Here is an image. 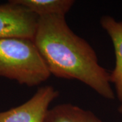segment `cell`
<instances>
[{
    "label": "cell",
    "mask_w": 122,
    "mask_h": 122,
    "mask_svg": "<svg viewBox=\"0 0 122 122\" xmlns=\"http://www.w3.org/2000/svg\"><path fill=\"white\" fill-rule=\"evenodd\" d=\"M33 41L51 75L78 80L106 99L115 98L110 73L87 41L70 29L65 16L39 17Z\"/></svg>",
    "instance_id": "6da1fadb"
},
{
    "label": "cell",
    "mask_w": 122,
    "mask_h": 122,
    "mask_svg": "<svg viewBox=\"0 0 122 122\" xmlns=\"http://www.w3.org/2000/svg\"><path fill=\"white\" fill-rule=\"evenodd\" d=\"M50 75L33 40L0 39V77L32 87L46 81Z\"/></svg>",
    "instance_id": "7a4b0ae2"
},
{
    "label": "cell",
    "mask_w": 122,
    "mask_h": 122,
    "mask_svg": "<svg viewBox=\"0 0 122 122\" xmlns=\"http://www.w3.org/2000/svg\"><path fill=\"white\" fill-rule=\"evenodd\" d=\"M39 16L13 0L0 5V39L22 38L33 40Z\"/></svg>",
    "instance_id": "3957f363"
},
{
    "label": "cell",
    "mask_w": 122,
    "mask_h": 122,
    "mask_svg": "<svg viewBox=\"0 0 122 122\" xmlns=\"http://www.w3.org/2000/svg\"><path fill=\"white\" fill-rule=\"evenodd\" d=\"M58 96L52 86L40 87L25 103L0 112V122H44L49 106Z\"/></svg>",
    "instance_id": "277c9868"
},
{
    "label": "cell",
    "mask_w": 122,
    "mask_h": 122,
    "mask_svg": "<svg viewBox=\"0 0 122 122\" xmlns=\"http://www.w3.org/2000/svg\"><path fill=\"white\" fill-rule=\"evenodd\" d=\"M100 25L107 33L113 44L115 54V66L110 73L111 83H113L116 96L122 103V21H117L110 16H104Z\"/></svg>",
    "instance_id": "5b68a950"
},
{
    "label": "cell",
    "mask_w": 122,
    "mask_h": 122,
    "mask_svg": "<svg viewBox=\"0 0 122 122\" xmlns=\"http://www.w3.org/2000/svg\"><path fill=\"white\" fill-rule=\"evenodd\" d=\"M44 122H102L94 113L78 106L65 103L56 105L47 112Z\"/></svg>",
    "instance_id": "8992f818"
},
{
    "label": "cell",
    "mask_w": 122,
    "mask_h": 122,
    "mask_svg": "<svg viewBox=\"0 0 122 122\" xmlns=\"http://www.w3.org/2000/svg\"><path fill=\"white\" fill-rule=\"evenodd\" d=\"M37 16L65 14L74 4L73 0H13Z\"/></svg>",
    "instance_id": "52a82bcc"
},
{
    "label": "cell",
    "mask_w": 122,
    "mask_h": 122,
    "mask_svg": "<svg viewBox=\"0 0 122 122\" xmlns=\"http://www.w3.org/2000/svg\"><path fill=\"white\" fill-rule=\"evenodd\" d=\"M118 111H119V113H120L122 114V104H120V105H119V109H118Z\"/></svg>",
    "instance_id": "ba28073f"
}]
</instances>
